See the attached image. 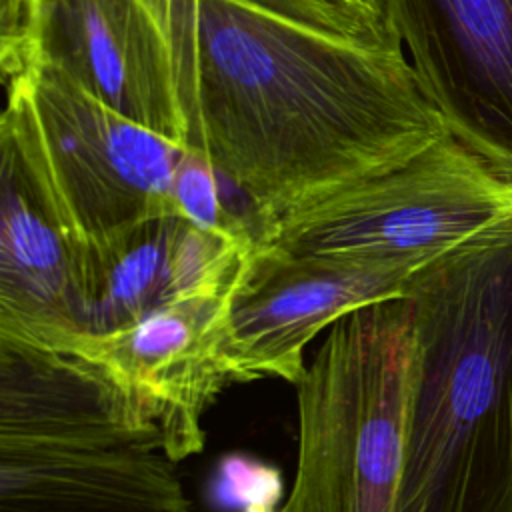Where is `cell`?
<instances>
[{"mask_svg": "<svg viewBox=\"0 0 512 512\" xmlns=\"http://www.w3.org/2000/svg\"><path fill=\"white\" fill-rule=\"evenodd\" d=\"M218 492L242 512L274 510L282 494V478L274 466L252 460L244 454H232L218 466Z\"/></svg>", "mask_w": 512, "mask_h": 512, "instance_id": "9a60e30c", "label": "cell"}, {"mask_svg": "<svg viewBox=\"0 0 512 512\" xmlns=\"http://www.w3.org/2000/svg\"><path fill=\"white\" fill-rule=\"evenodd\" d=\"M30 58L126 120L186 146L170 0H32L22 36L0 48L2 74Z\"/></svg>", "mask_w": 512, "mask_h": 512, "instance_id": "52a82bcc", "label": "cell"}, {"mask_svg": "<svg viewBox=\"0 0 512 512\" xmlns=\"http://www.w3.org/2000/svg\"><path fill=\"white\" fill-rule=\"evenodd\" d=\"M512 224V182L446 132L406 162L272 220L256 244L414 276Z\"/></svg>", "mask_w": 512, "mask_h": 512, "instance_id": "8992f818", "label": "cell"}, {"mask_svg": "<svg viewBox=\"0 0 512 512\" xmlns=\"http://www.w3.org/2000/svg\"><path fill=\"white\" fill-rule=\"evenodd\" d=\"M266 512H280V510H266Z\"/></svg>", "mask_w": 512, "mask_h": 512, "instance_id": "e0dca14e", "label": "cell"}, {"mask_svg": "<svg viewBox=\"0 0 512 512\" xmlns=\"http://www.w3.org/2000/svg\"><path fill=\"white\" fill-rule=\"evenodd\" d=\"M32 0H2V46L14 44L26 26Z\"/></svg>", "mask_w": 512, "mask_h": 512, "instance_id": "2e32d148", "label": "cell"}, {"mask_svg": "<svg viewBox=\"0 0 512 512\" xmlns=\"http://www.w3.org/2000/svg\"><path fill=\"white\" fill-rule=\"evenodd\" d=\"M370 48L402 50L386 0H240Z\"/></svg>", "mask_w": 512, "mask_h": 512, "instance_id": "4fadbf2b", "label": "cell"}, {"mask_svg": "<svg viewBox=\"0 0 512 512\" xmlns=\"http://www.w3.org/2000/svg\"><path fill=\"white\" fill-rule=\"evenodd\" d=\"M220 178L202 154L182 148L172 174V200L178 214L200 228L226 232L256 244L258 232L254 224L224 204Z\"/></svg>", "mask_w": 512, "mask_h": 512, "instance_id": "5bb4252c", "label": "cell"}, {"mask_svg": "<svg viewBox=\"0 0 512 512\" xmlns=\"http://www.w3.org/2000/svg\"><path fill=\"white\" fill-rule=\"evenodd\" d=\"M0 512H194L160 428L94 360L0 338Z\"/></svg>", "mask_w": 512, "mask_h": 512, "instance_id": "3957f363", "label": "cell"}, {"mask_svg": "<svg viewBox=\"0 0 512 512\" xmlns=\"http://www.w3.org/2000/svg\"><path fill=\"white\" fill-rule=\"evenodd\" d=\"M412 352L406 296L334 322L298 392V462L280 512H394Z\"/></svg>", "mask_w": 512, "mask_h": 512, "instance_id": "277c9868", "label": "cell"}, {"mask_svg": "<svg viewBox=\"0 0 512 512\" xmlns=\"http://www.w3.org/2000/svg\"><path fill=\"white\" fill-rule=\"evenodd\" d=\"M448 132L512 182V0H386Z\"/></svg>", "mask_w": 512, "mask_h": 512, "instance_id": "9c48e42d", "label": "cell"}, {"mask_svg": "<svg viewBox=\"0 0 512 512\" xmlns=\"http://www.w3.org/2000/svg\"><path fill=\"white\" fill-rule=\"evenodd\" d=\"M170 22L184 148L246 198L260 234L284 212L394 168L448 132L402 50L240 0H170Z\"/></svg>", "mask_w": 512, "mask_h": 512, "instance_id": "6da1fadb", "label": "cell"}, {"mask_svg": "<svg viewBox=\"0 0 512 512\" xmlns=\"http://www.w3.org/2000/svg\"><path fill=\"white\" fill-rule=\"evenodd\" d=\"M394 512H512V224L416 272Z\"/></svg>", "mask_w": 512, "mask_h": 512, "instance_id": "7a4b0ae2", "label": "cell"}, {"mask_svg": "<svg viewBox=\"0 0 512 512\" xmlns=\"http://www.w3.org/2000/svg\"><path fill=\"white\" fill-rule=\"evenodd\" d=\"M412 276L382 266L294 256L256 244L234 282L224 334L230 382L298 384L308 344L342 316L402 298Z\"/></svg>", "mask_w": 512, "mask_h": 512, "instance_id": "ba28073f", "label": "cell"}, {"mask_svg": "<svg viewBox=\"0 0 512 512\" xmlns=\"http://www.w3.org/2000/svg\"><path fill=\"white\" fill-rule=\"evenodd\" d=\"M256 244L180 214L144 220L88 250L82 332H118L168 302L232 288Z\"/></svg>", "mask_w": 512, "mask_h": 512, "instance_id": "8fae6325", "label": "cell"}, {"mask_svg": "<svg viewBox=\"0 0 512 512\" xmlns=\"http://www.w3.org/2000/svg\"><path fill=\"white\" fill-rule=\"evenodd\" d=\"M4 84L0 142L78 246L94 250L134 224L178 214L172 174L180 146L38 60L4 76Z\"/></svg>", "mask_w": 512, "mask_h": 512, "instance_id": "5b68a950", "label": "cell"}, {"mask_svg": "<svg viewBox=\"0 0 512 512\" xmlns=\"http://www.w3.org/2000/svg\"><path fill=\"white\" fill-rule=\"evenodd\" d=\"M232 288L168 302L118 332L68 348L124 388L160 428L174 464L202 450V416L230 384L222 350Z\"/></svg>", "mask_w": 512, "mask_h": 512, "instance_id": "30bf717a", "label": "cell"}, {"mask_svg": "<svg viewBox=\"0 0 512 512\" xmlns=\"http://www.w3.org/2000/svg\"><path fill=\"white\" fill-rule=\"evenodd\" d=\"M88 250L2 146L0 338L68 350L82 332Z\"/></svg>", "mask_w": 512, "mask_h": 512, "instance_id": "7c38bea8", "label": "cell"}]
</instances>
